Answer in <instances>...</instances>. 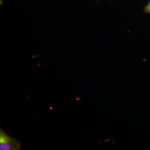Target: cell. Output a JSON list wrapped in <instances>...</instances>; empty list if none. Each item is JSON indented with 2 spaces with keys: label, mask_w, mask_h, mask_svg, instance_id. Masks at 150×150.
<instances>
[{
  "label": "cell",
  "mask_w": 150,
  "mask_h": 150,
  "mask_svg": "<svg viewBox=\"0 0 150 150\" xmlns=\"http://www.w3.org/2000/svg\"><path fill=\"white\" fill-rule=\"evenodd\" d=\"M22 144L19 141L12 138L0 129V150H19L21 149Z\"/></svg>",
  "instance_id": "1"
},
{
  "label": "cell",
  "mask_w": 150,
  "mask_h": 150,
  "mask_svg": "<svg viewBox=\"0 0 150 150\" xmlns=\"http://www.w3.org/2000/svg\"><path fill=\"white\" fill-rule=\"evenodd\" d=\"M144 11L146 13H150V1L145 7Z\"/></svg>",
  "instance_id": "2"
}]
</instances>
